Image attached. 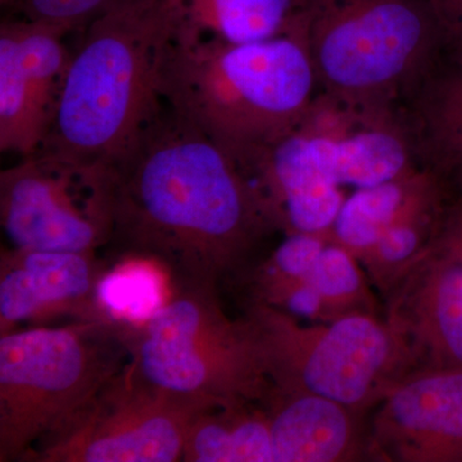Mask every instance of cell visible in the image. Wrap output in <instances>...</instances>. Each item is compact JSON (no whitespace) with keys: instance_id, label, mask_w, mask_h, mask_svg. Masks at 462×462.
<instances>
[{"instance_id":"9a60e30c","label":"cell","mask_w":462,"mask_h":462,"mask_svg":"<svg viewBox=\"0 0 462 462\" xmlns=\"http://www.w3.org/2000/svg\"><path fill=\"white\" fill-rule=\"evenodd\" d=\"M269 418L273 462H348L366 458L364 413L306 392L269 385L263 400Z\"/></svg>"},{"instance_id":"7402d4cb","label":"cell","mask_w":462,"mask_h":462,"mask_svg":"<svg viewBox=\"0 0 462 462\" xmlns=\"http://www.w3.org/2000/svg\"><path fill=\"white\" fill-rule=\"evenodd\" d=\"M132 0H11L7 8L21 18L60 27L69 33L83 30L94 20Z\"/></svg>"},{"instance_id":"44dd1931","label":"cell","mask_w":462,"mask_h":462,"mask_svg":"<svg viewBox=\"0 0 462 462\" xmlns=\"http://www.w3.org/2000/svg\"><path fill=\"white\" fill-rule=\"evenodd\" d=\"M449 194H442L416 207L389 227L360 263L383 297L421 258L434 248Z\"/></svg>"},{"instance_id":"5b68a950","label":"cell","mask_w":462,"mask_h":462,"mask_svg":"<svg viewBox=\"0 0 462 462\" xmlns=\"http://www.w3.org/2000/svg\"><path fill=\"white\" fill-rule=\"evenodd\" d=\"M126 319L0 336V462H25L129 360Z\"/></svg>"},{"instance_id":"ac0fdd59","label":"cell","mask_w":462,"mask_h":462,"mask_svg":"<svg viewBox=\"0 0 462 462\" xmlns=\"http://www.w3.org/2000/svg\"><path fill=\"white\" fill-rule=\"evenodd\" d=\"M176 35L233 42L302 30L303 0H171Z\"/></svg>"},{"instance_id":"9c48e42d","label":"cell","mask_w":462,"mask_h":462,"mask_svg":"<svg viewBox=\"0 0 462 462\" xmlns=\"http://www.w3.org/2000/svg\"><path fill=\"white\" fill-rule=\"evenodd\" d=\"M215 406L149 384L127 360L25 462L181 461L191 422Z\"/></svg>"},{"instance_id":"52a82bcc","label":"cell","mask_w":462,"mask_h":462,"mask_svg":"<svg viewBox=\"0 0 462 462\" xmlns=\"http://www.w3.org/2000/svg\"><path fill=\"white\" fill-rule=\"evenodd\" d=\"M239 318L272 387L318 394L367 415L406 376L396 339L379 315L305 324L272 307L243 305Z\"/></svg>"},{"instance_id":"ba28073f","label":"cell","mask_w":462,"mask_h":462,"mask_svg":"<svg viewBox=\"0 0 462 462\" xmlns=\"http://www.w3.org/2000/svg\"><path fill=\"white\" fill-rule=\"evenodd\" d=\"M112 167L57 154L21 158L0 172V224L8 247L97 254L115 225Z\"/></svg>"},{"instance_id":"cb8c5ba5","label":"cell","mask_w":462,"mask_h":462,"mask_svg":"<svg viewBox=\"0 0 462 462\" xmlns=\"http://www.w3.org/2000/svg\"><path fill=\"white\" fill-rule=\"evenodd\" d=\"M451 41L462 44V0H433Z\"/></svg>"},{"instance_id":"7a4b0ae2","label":"cell","mask_w":462,"mask_h":462,"mask_svg":"<svg viewBox=\"0 0 462 462\" xmlns=\"http://www.w3.org/2000/svg\"><path fill=\"white\" fill-rule=\"evenodd\" d=\"M175 35L171 0H132L85 27L39 152L120 165L166 108L163 67Z\"/></svg>"},{"instance_id":"8fae6325","label":"cell","mask_w":462,"mask_h":462,"mask_svg":"<svg viewBox=\"0 0 462 462\" xmlns=\"http://www.w3.org/2000/svg\"><path fill=\"white\" fill-rule=\"evenodd\" d=\"M373 411L366 458L462 462V369L410 374Z\"/></svg>"},{"instance_id":"30bf717a","label":"cell","mask_w":462,"mask_h":462,"mask_svg":"<svg viewBox=\"0 0 462 462\" xmlns=\"http://www.w3.org/2000/svg\"><path fill=\"white\" fill-rule=\"evenodd\" d=\"M69 32L26 18L0 25V151H41L71 62Z\"/></svg>"},{"instance_id":"d6986e66","label":"cell","mask_w":462,"mask_h":462,"mask_svg":"<svg viewBox=\"0 0 462 462\" xmlns=\"http://www.w3.org/2000/svg\"><path fill=\"white\" fill-rule=\"evenodd\" d=\"M184 462H273L267 413L261 402L215 406L191 422Z\"/></svg>"},{"instance_id":"2e32d148","label":"cell","mask_w":462,"mask_h":462,"mask_svg":"<svg viewBox=\"0 0 462 462\" xmlns=\"http://www.w3.org/2000/svg\"><path fill=\"white\" fill-rule=\"evenodd\" d=\"M403 114L421 166L454 197H462V44L448 38Z\"/></svg>"},{"instance_id":"277c9868","label":"cell","mask_w":462,"mask_h":462,"mask_svg":"<svg viewBox=\"0 0 462 462\" xmlns=\"http://www.w3.org/2000/svg\"><path fill=\"white\" fill-rule=\"evenodd\" d=\"M302 33L322 93L401 108L448 41L433 0H303Z\"/></svg>"},{"instance_id":"6da1fadb","label":"cell","mask_w":462,"mask_h":462,"mask_svg":"<svg viewBox=\"0 0 462 462\" xmlns=\"http://www.w3.org/2000/svg\"><path fill=\"white\" fill-rule=\"evenodd\" d=\"M115 171L108 247L171 288L220 291L278 231L236 161L169 105Z\"/></svg>"},{"instance_id":"603a6c76","label":"cell","mask_w":462,"mask_h":462,"mask_svg":"<svg viewBox=\"0 0 462 462\" xmlns=\"http://www.w3.org/2000/svg\"><path fill=\"white\" fill-rule=\"evenodd\" d=\"M434 245L462 263V197L449 199Z\"/></svg>"},{"instance_id":"d4e9b609","label":"cell","mask_w":462,"mask_h":462,"mask_svg":"<svg viewBox=\"0 0 462 462\" xmlns=\"http://www.w3.org/2000/svg\"><path fill=\"white\" fill-rule=\"evenodd\" d=\"M0 2H2L3 5H5V7H7L8 3L11 2V0H0Z\"/></svg>"},{"instance_id":"7c38bea8","label":"cell","mask_w":462,"mask_h":462,"mask_svg":"<svg viewBox=\"0 0 462 462\" xmlns=\"http://www.w3.org/2000/svg\"><path fill=\"white\" fill-rule=\"evenodd\" d=\"M384 300V320L400 348L406 376L462 369L460 261L434 245Z\"/></svg>"},{"instance_id":"4fadbf2b","label":"cell","mask_w":462,"mask_h":462,"mask_svg":"<svg viewBox=\"0 0 462 462\" xmlns=\"http://www.w3.org/2000/svg\"><path fill=\"white\" fill-rule=\"evenodd\" d=\"M105 279L106 264L97 254L2 249L0 336L25 321L116 316L100 294Z\"/></svg>"},{"instance_id":"3957f363","label":"cell","mask_w":462,"mask_h":462,"mask_svg":"<svg viewBox=\"0 0 462 462\" xmlns=\"http://www.w3.org/2000/svg\"><path fill=\"white\" fill-rule=\"evenodd\" d=\"M319 91L302 30L247 42L175 35L163 67L167 105L239 166L291 132Z\"/></svg>"},{"instance_id":"5bb4252c","label":"cell","mask_w":462,"mask_h":462,"mask_svg":"<svg viewBox=\"0 0 462 462\" xmlns=\"http://www.w3.org/2000/svg\"><path fill=\"white\" fill-rule=\"evenodd\" d=\"M240 167L278 231L329 238L346 197L302 121Z\"/></svg>"},{"instance_id":"8992f818","label":"cell","mask_w":462,"mask_h":462,"mask_svg":"<svg viewBox=\"0 0 462 462\" xmlns=\"http://www.w3.org/2000/svg\"><path fill=\"white\" fill-rule=\"evenodd\" d=\"M220 291L171 288L141 321L126 319L129 363L149 384L216 406L260 402L269 389L242 319L221 306Z\"/></svg>"},{"instance_id":"e0dca14e","label":"cell","mask_w":462,"mask_h":462,"mask_svg":"<svg viewBox=\"0 0 462 462\" xmlns=\"http://www.w3.org/2000/svg\"><path fill=\"white\" fill-rule=\"evenodd\" d=\"M442 194L449 193L424 166L382 184L358 188L346 197L329 239L360 260L403 216Z\"/></svg>"},{"instance_id":"ffe728a7","label":"cell","mask_w":462,"mask_h":462,"mask_svg":"<svg viewBox=\"0 0 462 462\" xmlns=\"http://www.w3.org/2000/svg\"><path fill=\"white\" fill-rule=\"evenodd\" d=\"M372 285L360 261L329 239L307 278L293 316L300 320L329 322L349 315H378Z\"/></svg>"}]
</instances>
